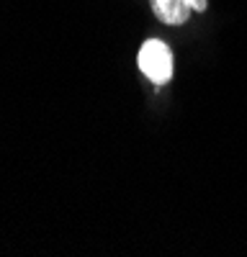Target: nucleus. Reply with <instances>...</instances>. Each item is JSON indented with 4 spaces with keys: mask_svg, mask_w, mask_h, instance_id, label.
<instances>
[{
    "mask_svg": "<svg viewBox=\"0 0 247 257\" xmlns=\"http://www.w3.org/2000/svg\"><path fill=\"white\" fill-rule=\"evenodd\" d=\"M137 62H139V70L147 75L155 85H165L173 77V52L160 39L144 41L142 49H139Z\"/></svg>",
    "mask_w": 247,
    "mask_h": 257,
    "instance_id": "1",
    "label": "nucleus"
},
{
    "mask_svg": "<svg viewBox=\"0 0 247 257\" xmlns=\"http://www.w3.org/2000/svg\"><path fill=\"white\" fill-rule=\"evenodd\" d=\"M152 11L162 24L180 26L193 11H206V0H152Z\"/></svg>",
    "mask_w": 247,
    "mask_h": 257,
    "instance_id": "2",
    "label": "nucleus"
}]
</instances>
